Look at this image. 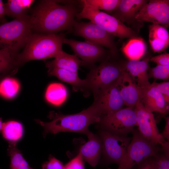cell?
Returning a JSON list of instances; mask_svg holds the SVG:
<instances>
[{"instance_id": "27", "label": "cell", "mask_w": 169, "mask_h": 169, "mask_svg": "<svg viewBox=\"0 0 169 169\" xmlns=\"http://www.w3.org/2000/svg\"><path fill=\"white\" fill-rule=\"evenodd\" d=\"M7 150L10 159L11 169H33L23 157L16 146V142H9Z\"/></svg>"}, {"instance_id": "40", "label": "cell", "mask_w": 169, "mask_h": 169, "mask_svg": "<svg viewBox=\"0 0 169 169\" xmlns=\"http://www.w3.org/2000/svg\"><path fill=\"white\" fill-rule=\"evenodd\" d=\"M161 148L163 152V154L166 156L169 157V143L168 141H165L161 145Z\"/></svg>"}, {"instance_id": "12", "label": "cell", "mask_w": 169, "mask_h": 169, "mask_svg": "<svg viewBox=\"0 0 169 169\" xmlns=\"http://www.w3.org/2000/svg\"><path fill=\"white\" fill-rule=\"evenodd\" d=\"M63 43L69 45L75 55L80 59L81 65L91 68L96 62L101 60L106 55L105 50L103 46L90 41H80L64 38Z\"/></svg>"}, {"instance_id": "39", "label": "cell", "mask_w": 169, "mask_h": 169, "mask_svg": "<svg viewBox=\"0 0 169 169\" xmlns=\"http://www.w3.org/2000/svg\"><path fill=\"white\" fill-rule=\"evenodd\" d=\"M6 15L5 4L0 0V22L2 23L6 22L5 16Z\"/></svg>"}, {"instance_id": "2", "label": "cell", "mask_w": 169, "mask_h": 169, "mask_svg": "<svg viewBox=\"0 0 169 169\" xmlns=\"http://www.w3.org/2000/svg\"><path fill=\"white\" fill-rule=\"evenodd\" d=\"M101 115L99 110L93 103L86 109L75 114L64 115L51 111L49 118L51 120L45 122L39 120L36 122L44 129L43 135L48 133L56 134L61 132H72L85 135L89 131V125L99 120Z\"/></svg>"}, {"instance_id": "16", "label": "cell", "mask_w": 169, "mask_h": 169, "mask_svg": "<svg viewBox=\"0 0 169 169\" xmlns=\"http://www.w3.org/2000/svg\"><path fill=\"white\" fill-rule=\"evenodd\" d=\"M118 84L124 105L135 106L140 100L139 87L125 70L118 80Z\"/></svg>"}, {"instance_id": "37", "label": "cell", "mask_w": 169, "mask_h": 169, "mask_svg": "<svg viewBox=\"0 0 169 169\" xmlns=\"http://www.w3.org/2000/svg\"><path fill=\"white\" fill-rule=\"evenodd\" d=\"M138 165L137 169H154L152 157L144 160Z\"/></svg>"}, {"instance_id": "42", "label": "cell", "mask_w": 169, "mask_h": 169, "mask_svg": "<svg viewBox=\"0 0 169 169\" xmlns=\"http://www.w3.org/2000/svg\"></svg>"}, {"instance_id": "38", "label": "cell", "mask_w": 169, "mask_h": 169, "mask_svg": "<svg viewBox=\"0 0 169 169\" xmlns=\"http://www.w3.org/2000/svg\"><path fill=\"white\" fill-rule=\"evenodd\" d=\"M166 121L164 129L162 132L161 134L163 138L166 139L167 141H169V117L164 116Z\"/></svg>"}, {"instance_id": "4", "label": "cell", "mask_w": 169, "mask_h": 169, "mask_svg": "<svg viewBox=\"0 0 169 169\" xmlns=\"http://www.w3.org/2000/svg\"><path fill=\"white\" fill-rule=\"evenodd\" d=\"M32 28L30 18L26 15L0 24V49H7L16 55L25 45Z\"/></svg>"}, {"instance_id": "1", "label": "cell", "mask_w": 169, "mask_h": 169, "mask_svg": "<svg viewBox=\"0 0 169 169\" xmlns=\"http://www.w3.org/2000/svg\"><path fill=\"white\" fill-rule=\"evenodd\" d=\"M78 13L72 4L62 5L55 1H43L30 18L32 28L46 34L69 30L73 28Z\"/></svg>"}, {"instance_id": "24", "label": "cell", "mask_w": 169, "mask_h": 169, "mask_svg": "<svg viewBox=\"0 0 169 169\" xmlns=\"http://www.w3.org/2000/svg\"><path fill=\"white\" fill-rule=\"evenodd\" d=\"M146 50V45L142 38L135 37L131 38L122 49L123 53L130 60H139Z\"/></svg>"}, {"instance_id": "7", "label": "cell", "mask_w": 169, "mask_h": 169, "mask_svg": "<svg viewBox=\"0 0 169 169\" xmlns=\"http://www.w3.org/2000/svg\"><path fill=\"white\" fill-rule=\"evenodd\" d=\"M133 136L125 156L117 169H132L144 160L159 154L161 148L143 137L139 131H132Z\"/></svg>"}, {"instance_id": "17", "label": "cell", "mask_w": 169, "mask_h": 169, "mask_svg": "<svg viewBox=\"0 0 169 169\" xmlns=\"http://www.w3.org/2000/svg\"><path fill=\"white\" fill-rule=\"evenodd\" d=\"M88 140L80 147L84 161L91 166L95 167L100 161L102 152V144L100 137L90 131L86 135Z\"/></svg>"}, {"instance_id": "22", "label": "cell", "mask_w": 169, "mask_h": 169, "mask_svg": "<svg viewBox=\"0 0 169 169\" xmlns=\"http://www.w3.org/2000/svg\"><path fill=\"white\" fill-rule=\"evenodd\" d=\"M48 74L58 78L61 80L71 84L74 90H86V82L85 79H80L78 72L58 68H48Z\"/></svg>"}, {"instance_id": "28", "label": "cell", "mask_w": 169, "mask_h": 169, "mask_svg": "<svg viewBox=\"0 0 169 169\" xmlns=\"http://www.w3.org/2000/svg\"><path fill=\"white\" fill-rule=\"evenodd\" d=\"M20 89V84L16 79L6 77L0 82V96L6 99L14 97Z\"/></svg>"}, {"instance_id": "35", "label": "cell", "mask_w": 169, "mask_h": 169, "mask_svg": "<svg viewBox=\"0 0 169 169\" xmlns=\"http://www.w3.org/2000/svg\"><path fill=\"white\" fill-rule=\"evenodd\" d=\"M154 83L162 95L166 102L169 104V82L167 81L160 83L155 82Z\"/></svg>"}, {"instance_id": "41", "label": "cell", "mask_w": 169, "mask_h": 169, "mask_svg": "<svg viewBox=\"0 0 169 169\" xmlns=\"http://www.w3.org/2000/svg\"><path fill=\"white\" fill-rule=\"evenodd\" d=\"M3 123L2 122L0 118V131L1 130L3 125Z\"/></svg>"}, {"instance_id": "19", "label": "cell", "mask_w": 169, "mask_h": 169, "mask_svg": "<svg viewBox=\"0 0 169 169\" xmlns=\"http://www.w3.org/2000/svg\"><path fill=\"white\" fill-rule=\"evenodd\" d=\"M148 1L145 0H121L112 15L123 23L130 22L141 7Z\"/></svg>"}, {"instance_id": "8", "label": "cell", "mask_w": 169, "mask_h": 169, "mask_svg": "<svg viewBox=\"0 0 169 169\" xmlns=\"http://www.w3.org/2000/svg\"><path fill=\"white\" fill-rule=\"evenodd\" d=\"M137 120L135 106L127 107L101 116L97 123L102 130L126 136L137 126Z\"/></svg>"}, {"instance_id": "5", "label": "cell", "mask_w": 169, "mask_h": 169, "mask_svg": "<svg viewBox=\"0 0 169 169\" xmlns=\"http://www.w3.org/2000/svg\"><path fill=\"white\" fill-rule=\"evenodd\" d=\"M125 70L124 67L114 62L104 61L91 68L85 79V90L94 96L103 89L116 83Z\"/></svg>"}, {"instance_id": "13", "label": "cell", "mask_w": 169, "mask_h": 169, "mask_svg": "<svg viewBox=\"0 0 169 169\" xmlns=\"http://www.w3.org/2000/svg\"><path fill=\"white\" fill-rule=\"evenodd\" d=\"M135 108L140 133L153 144L161 145L166 140L159 132L152 112L146 108L140 100L136 105Z\"/></svg>"}, {"instance_id": "32", "label": "cell", "mask_w": 169, "mask_h": 169, "mask_svg": "<svg viewBox=\"0 0 169 169\" xmlns=\"http://www.w3.org/2000/svg\"><path fill=\"white\" fill-rule=\"evenodd\" d=\"M154 169H169V157L163 153L152 157Z\"/></svg>"}, {"instance_id": "36", "label": "cell", "mask_w": 169, "mask_h": 169, "mask_svg": "<svg viewBox=\"0 0 169 169\" xmlns=\"http://www.w3.org/2000/svg\"><path fill=\"white\" fill-rule=\"evenodd\" d=\"M150 60L156 63L157 65H169V54L164 53L151 57Z\"/></svg>"}, {"instance_id": "33", "label": "cell", "mask_w": 169, "mask_h": 169, "mask_svg": "<svg viewBox=\"0 0 169 169\" xmlns=\"http://www.w3.org/2000/svg\"><path fill=\"white\" fill-rule=\"evenodd\" d=\"M63 169H85L84 160L79 151L75 157L64 165Z\"/></svg>"}, {"instance_id": "15", "label": "cell", "mask_w": 169, "mask_h": 169, "mask_svg": "<svg viewBox=\"0 0 169 169\" xmlns=\"http://www.w3.org/2000/svg\"><path fill=\"white\" fill-rule=\"evenodd\" d=\"M140 100L145 107L152 112L156 111L164 115L169 112V105L154 83L147 86L139 87Z\"/></svg>"}, {"instance_id": "11", "label": "cell", "mask_w": 169, "mask_h": 169, "mask_svg": "<svg viewBox=\"0 0 169 169\" xmlns=\"http://www.w3.org/2000/svg\"><path fill=\"white\" fill-rule=\"evenodd\" d=\"M138 22H147L166 28L169 25V0H151L140 8L135 17Z\"/></svg>"}, {"instance_id": "10", "label": "cell", "mask_w": 169, "mask_h": 169, "mask_svg": "<svg viewBox=\"0 0 169 169\" xmlns=\"http://www.w3.org/2000/svg\"><path fill=\"white\" fill-rule=\"evenodd\" d=\"M73 28L75 35L107 48L112 54L116 53L114 36L96 24L91 21L84 22L75 21Z\"/></svg>"}, {"instance_id": "21", "label": "cell", "mask_w": 169, "mask_h": 169, "mask_svg": "<svg viewBox=\"0 0 169 169\" xmlns=\"http://www.w3.org/2000/svg\"><path fill=\"white\" fill-rule=\"evenodd\" d=\"M54 59L47 62L46 66L48 68H58L78 72L81 61L76 55L66 53L61 50L54 58Z\"/></svg>"}, {"instance_id": "18", "label": "cell", "mask_w": 169, "mask_h": 169, "mask_svg": "<svg viewBox=\"0 0 169 169\" xmlns=\"http://www.w3.org/2000/svg\"><path fill=\"white\" fill-rule=\"evenodd\" d=\"M149 60L148 57L141 60H130L124 66L125 69L139 87H145L151 84L149 80L148 72Z\"/></svg>"}, {"instance_id": "20", "label": "cell", "mask_w": 169, "mask_h": 169, "mask_svg": "<svg viewBox=\"0 0 169 169\" xmlns=\"http://www.w3.org/2000/svg\"><path fill=\"white\" fill-rule=\"evenodd\" d=\"M149 41L152 50L161 52L166 49L169 45V34L166 27L158 24L149 27Z\"/></svg>"}, {"instance_id": "6", "label": "cell", "mask_w": 169, "mask_h": 169, "mask_svg": "<svg viewBox=\"0 0 169 169\" xmlns=\"http://www.w3.org/2000/svg\"><path fill=\"white\" fill-rule=\"evenodd\" d=\"M81 12L76 14L77 19L86 18L98 25L114 36L120 38L135 37L136 33L112 15L83 5Z\"/></svg>"}, {"instance_id": "30", "label": "cell", "mask_w": 169, "mask_h": 169, "mask_svg": "<svg viewBox=\"0 0 169 169\" xmlns=\"http://www.w3.org/2000/svg\"><path fill=\"white\" fill-rule=\"evenodd\" d=\"M121 0H84L83 5L94 9L112 12L118 6Z\"/></svg>"}, {"instance_id": "31", "label": "cell", "mask_w": 169, "mask_h": 169, "mask_svg": "<svg viewBox=\"0 0 169 169\" xmlns=\"http://www.w3.org/2000/svg\"><path fill=\"white\" fill-rule=\"evenodd\" d=\"M148 73L149 78L167 80L169 78V65H157L155 67L149 69Z\"/></svg>"}, {"instance_id": "34", "label": "cell", "mask_w": 169, "mask_h": 169, "mask_svg": "<svg viewBox=\"0 0 169 169\" xmlns=\"http://www.w3.org/2000/svg\"><path fill=\"white\" fill-rule=\"evenodd\" d=\"M63 163L52 156L50 155L48 161L44 162L42 165L43 169H63Z\"/></svg>"}, {"instance_id": "29", "label": "cell", "mask_w": 169, "mask_h": 169, "mask_svg": "<svg viewBox=\"0 0 169 169\" xmlns=\"http://www.w3.org/2000/svg\"><path fill=\"white\" fill-rule=\"evenodd\" d=\"M17 56L7 49H0V74L9 72L18 65Z\"/></svg>"}, {"instance_id": "23", "label": "cell", "mask_w": 169, "mask_h": 169, "mask_svg": "<svg viewBox=\"0 0 169 169\" xmlns=\"http://www.w3.org/2000/svg\"><path fill=\"white\" fill-rule=\"evenodd\" d=\"M68 92L66 87L59 83H53L47 87L45 98L50 104L59 106L63 104L66 100Z\"/></svg>"}, {"instance_id": "9", "label": "cell", "mask_w": 169, "mask_h": 169, "mask_svg": "<svg viewBox=\"0 0 169 169\" xmlns=\"http://www.w3.org/2000/svg\"><path fill=\"white\" fill-rule=\"evenodd\" d=\"M100 135L104 161L107 164L115 163L119 165L125 156L131 138L103 130Z\"/></svg>"}, {"instance_id": "3", "label": "cell", "mask_w": 169, "mask_h": 169, "mask_svg": "<svg viewBox=\"0 0 169 169\" xmlns=\"http://www.w3.org/2000/svg\"><path fill=\"white\" fill-rule=\"evenodd\" d=\"M64 34H31L23 52L17 57L18 64L33 60L54 58L62 50Z\"/></svg>"}, {"instance_id": "25", "label": "cell", "mask_w": 169, "mask_h": 169, "mask_svg": "<svg viewBox=\"0 0 169 169\" xmlns=\"http://www.w3.org/2000/svg\"><path fill=\"white\" fill-rule=\"evenodd\" d=\"M1 131L3 137L8 142H17L22 137L23 129L20 122L10 120L3 123Z\"/></svg>"}, {"instance_id": "26", "label": "cell", "mask_w": 169, "mask_h": 169, "mask_svg": "<svg viewBox=\"0 0 169 169\" xmlns=\"http://www.w3.org/2000/svg\"><path fill=\"white\" fill-rule=\"evenodd\" d=\"M34 1L33 0H9L5 4L6 15L18 18L25 15L27 10Z\"/></svg>"}, {"instance_id": "14", "label": "cell", "mask_w": 169, "mask_h": 169, "mask_svg": "<svg viewBox=\"0 0 169 169\" xmlns=\"http://www.w3.org/2000/svg\"><path fill=\"white\" fill-rule=\"evenodd\" d=\"M118 81L94 96L93 103L98 109L101 117L123 108L124 104L120 95Z\"/></svg>"}]
</instances>
